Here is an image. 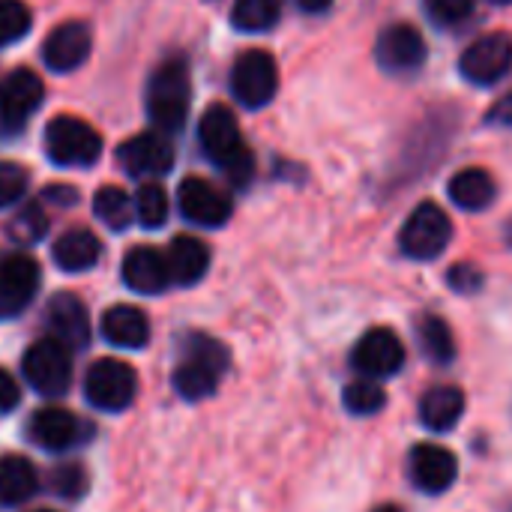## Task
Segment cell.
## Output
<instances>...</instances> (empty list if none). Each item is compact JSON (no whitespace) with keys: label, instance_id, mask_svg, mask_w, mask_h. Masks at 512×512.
<instances>
[{"label":"cell","instance_id":"6da1fadb","mask_svg":"<svg viewBox=\"0 0 512 512\" xmlns=\"http://www.w3.org/2000/svg\"><path fill=\"white\" fill-rule=\"evenodd\" d=\"M198 141L210 162H216L234 186H246L255 177V156L243 144L237 117L225 105H210L198 123Z\"/></svg>","mask_w":512,"mask_h":512},{"label":"cell","instance_id":"7a4b0ae2","mask_svg":"<svg viewBox=\"0 0 512 512\" xmlns=\"http://www.w3.org/2000/svg\"><path fill=\"white\" fill-rule=\"evenodd\" d=\"M225 369H228V348L204 333H192L183 339L171 384L186 402H201L216 393Z\"/></svg>","mask_w":512,"mask_h":512},{"label":"cell","instance_id":"3957f363","mask_svg":"<svg viewBox=\"0 0 512 512\" xmlns=\"http://www.w3.org/2000/svg\"><path fill=\"white\" fill-rule=\"evenodd\" d=\"M192 81L183 57L165 60L147 81V117L159 132H180L189 117Z\"/></svg>","mask_w":512,"mask_h":512},{"label":"cell","instance_id":"277c9868","mask_svg":"<svg viewBox=\"0 0 512 512\" xmlns=\"http://www.w3.org/2000/svg\"><path fill=\"white\" fill-rule=\"evenodd\" d=\"M45 153L63 168H90L102 156V135L81 117H54L45 126Z\"/></svg>","mask_w":512,"mask_h":512},{"label":"cell","instance_id":"5b68a950","mask_svg":"<svg viewBox=\"0 0 512 512\" xmlns=\"http://www.w3.org/2000/svg\"><path fill=\"white\" fill-rule=\"evenodd\" d=\"M21 375L39 396L57 399L72 384V354L63 342L51 336L39 339L21 357Z\"/></svg>","mask_w":512,"mask_h":512},{"label":"cell","instance_id":"8992f818","mask_svg":"<svg viewBox=\"0 0 512 512\" xmlns=\"http://www.w3.org/2000/svg\"><path fill=\"white\" fill-rule=\"evenodd\" d=\"M450 237H453L450 216L435 201H423L411 210L408 222L402 225L399 246L414 261H435L450 246Z\"/></svg>","mask_w":512,"mask_h":512},{"label":"cell","instance_id":"52a82bcc","mask_svg":"<svg viewBox=\"0 0 512 512\" xmlns=\"http://www.w3.org/2000/svg\"><path fill=\"white\" fill-rule=\"evenodd\" d=\"M138 393V378L129 363L120 360H96L87 375H84V396L93 408L105 414H120L135 402Z\"/></svg>","mask_w":512,"mask_h":512},{"label":"cell","instance_id":"ba28073f","mask_svg":"<svg viewBox=\"0 0 512 512\" xmlns=\"http://www.w3.org/2000/svg\"><path fill=\"white\" fill-rule=\"evenodd\" d=\"M276 90H279V66L267 51L252 48L237 57L231 69V93L240 105L264 108L267 102H273Z\"/></svg>","mask_w":512,"mask_h":512},{"label":"cell","instance_id":"9c48e42d","mask_svg":"<svg viewBox=\"0 0 512 512\" xmlns=\"http://www.w3.org/2000/svg\"><path fill=\"white\" fill-rule=\"evenodd\" d=\"M45 87L36 72L30 69H12L0 81V129L6 135H15L27 126V120L42 105Z\"/></svg>","mask_w":512,"mask_h":512},{"label":"cell","instance_id":"30bf717a","mask_svg":"<svg viewBox=\"0 0 512 512\" xmlns=\"http://www.w3.org/2000/svg\"><path fill=\"white\" fill-rule=\"evenodd\" d=\"M351 366L360 372V378H372V381L393 378L405 366V345L393 330L375 327L354 345Z\"/></svg>","mask_w":512,"mask_h":512},{"label":"cell","instance_id":"8fae6325","mask_svg":"<svg viewBox=\"0 0 512 512\" xmlns=\"http://www.w3.org/2000/svg\"><path fill=\"white\" fill-rule=\"evenodd\" d=\"M462 75L471 84L489 87L495 81H501L512 69V36L507 33H486L480 39H474L462 60H459Z\"/></svg>","mask_w":512,"mask_h":512},{"label":"cell","instance_id":"7c38bea8","mask_svg":"<svg viewBox=\"0 0 512 512\" xmlns=\"http://www.w3.org/2000/svg\"><path fill=\"white\" fill-rule=\"evenodd\" d=\"M177 207L180 213L201 225V228H219L231 219V195L222 192L219 186H213L210 180H201V177H186L180 183V192H177Z\"/></svg>","mask_w":512,"mask_h":512},{"label":"cell","instance_id":"4fadbf2b","mask_svg":"<svg viewBox=\"0 0 512 512\" xmlns=\"http://www.w3.org/2000/svg\"><path fill=\"white\" fill-rule=\"evenodd\" d=\"M39 291V264L30 255L12 252L0 258V318L21 315Z\"/></svg>","mask_w":512,"mask_h":512},{"label":"cell","instance_id":"5bb4252c","mask_svg":"<svg viewBox=\"0 0 512 512\" xmlns=\"http://www.w3.org/2000/svg\"><path fill=\"white\" fill-rule=\"evenodd\" d=\"M117 162L129 177H159L174 165V147L165 132H141L132 135L117 150Z\"/></svg>","mask_w":512,"mask_h":512},{"label":"cell","instance_id":"9a60e30c","mask_svg":"<svg viewBox=\"0 0 512 512\" xmlns=\"http://www.w3.org/2000/svg\"><path fill=\"white\" fill-rule=\"evenodd\" d=\"M408 474H411V483L420 492L441 495V492H447L456 483L459 462L441 444H417L411 450V456H408Z\"/></svg>","mask_w":512,"mask_h":512},{"label":"cell","instance_id":"2e32d148","mask_svg":"<svg viewBox=\"0 0 512 512\" xmlns=\"http://www.w3.org/2000/svg\"><path fill=\"white\" fill-rule=\"evenodd\" d=\"M87 435L84 423L63 408H42L27 423V441L48 453H66Z\"/></svg>","mask_w":512,"mask_h":512},{"label":"cell","instance_id":"e0dca14e","mask_svg":"<svg viewBox=\"0 0 512 512\" xmlns=\"http://www.w3.org/2000/svg\"><path fill=\"white\" fill-rule=\"evenodd\" d=\"M90 48H93L90 27L84 21H63L42 42V60L51 72H72L90 57Z\"/></svg>","mask_w":512,"mask_h":512},{"label":"cell","instance_id":"ac0fdd59","mask_svg":"<svg viewBox=\"0 0 512 512\" xmlns=\"http://www.w3.org/2000/svg\"><path fill=\"white\" fill-rule=\"evenodd\" d=\"M375 54H378V63L387 72L402 75V72H414V69L423 66L426 42H423V33L417 27H411V24H390L387 30H381Z\"/></svg>","mask_w":512,"mask_h":512},{"label":"cell","instance_id":"d6986e66","mask_svg":"<svg viewBox=\"0 0 512 512\" xmlns=\"http://www.w3.org/2000/svg\"><path fill=\"white\" fill-rule=\"evenodd\" d=\"M45 324L51 339L63 342L69 351H81L90 342V318L84 303L75 294H57L51 297L45 309Z\"/></svg>","mask_w":512,"mask_h":512},{"label":"cell","instance_id":"ffe728a7","mask_svg":"<svg viewBox=\"0 0 512 512\" xmlns=\"http://www.w3.org/2000/svg\"><path fill=\"white\" fill-rule=\"evenodd\" d=\"M123 282L135 294H162L171 285L168 261L150 246H135L123 258Z\"/></svg>","mask_w":512,"mask_h":512},{"label":"cell","instance_id":"44dd1931","mask_svg":"<svg viewBox=\"0 0 512 512\" xmlns=\"http://www.w3.org/2000/svg\"><path fill=\"white\" fill-rule=\"evenodd\" d=\"M168 261V273H171V285H195L207 276L210 267V249L204 240L192 237V234H177L165 252Z\"/></svg>","mask_w":512,"mask_h":512},{"label":"cell","instance_id":"7402d4cb","mask_svg":"<svg viewBox=\"0 0 512 512\" xmlns=\"http://www.w3.org/2000/svg\"><path fill=\"white\" fill-rule=\"evenodd\" d=\"M102 339L114 348L138 351L150 342V321L138 306H111L99 321Z\"/></svg>","mask_w":512,"mask_h":512},{"label":"cell","instance_id":"603a6c76","mask_svg":"<svg viewBox=\"0 0 512 512\" xmlns=\"http://www.w3.org/2000/svg\"><path fill=\"white\" fill-rule=\"evenodd\" d=\"M51 258L66 273H84V270L96 267V261L102 258V243L87 228H69L66 234H60L54 240Z\"/></svg>","mask_w":512,"mask_h":512},{"label":"cell","instance_id":"cb8c5ba5","mask_svg":"<svg viewBox=\"0 0 512 512\" xmlns=\"http://www.w3.org/2000/svg\"><path fill=\"white\" fill-rule=\"evenodd\" d=\"M465 414V393L459 387H435L420 402V420L432 432H450Z\"/></svg>","mask_w":512,"mask_h":512},{"label":"cell","instance_id":"d4e9b609","mask_svg":"<svg viewBox=\"0 0 512 512\" xmlns=\"http://www.w3.org/2000/svg\"><path fill=\"white\" fill-rule=\"evenodd\" d=\"M39 489L36 468L21 456L0 459V507H18L30 501Z\"/></svg>","mask_w":512,"mask_h":512},{"label":"cell","instance_id":"484cf974","mask_svg":"<svg viewBox=\"0 0 512 512\" xmlns=\"http://www.w3.org/2000/svg\"><path fill=\"white\" fill-rule=\"evenodd\" d=\"M450 198L462 210H471V213L486 210L495 201V180L483 168H462L450 180Z\"/></svg>","mask_w":512,"mask_h":512},{"label":"cell","instance_id":"4316f807","mask_svg":"<svg viewBox=\"0 0 512 512\" xmlns=\"http://www.w3.org/2000/svg\"><path fill=\"white\" fill-rule=\"evenodd\" d=\"M93 213L111 231H126L135 222V201L120 186H102L93 198Z\"/></svg>","mask_w":512,"mask_h":512},{"label":"cell","instance_id":"83f0119b","mask_svg":"<svg viewBox=\"0 0 512 512\" xmlns=\"http://www.w3.org/2000/svg\"><path fill=\"white\" fill-rule=\"evenodd\" d=\"M417 336H420V348L432 363H450L456 357V339L453 330L444 318L438 315H426L417 324Z\"/></svg>","mask_w":512,"mask_h":512},{"label":"cell","instance_id":"f1b7e54d","mask_svg":"<svg viewBox=\"0 0 512 512\" xmlns=\"http://www.w3.org/2000/svg\"><path fill=\"white\" fill-rule=\"evenodd\" d=\"M279 21V0H234L231 24L243 33L270 30Z\"/></svg>","mask_w":512,"mask_h":512},{"label":"cell","instance_id":"f546056e","mask_svg":"<svg viewBox=\"0 0 512 512\" xmlns=\"http://www.w3.org/2000/svg\"><path fill=\"white\" fill-rule=\"evenodd\" d=\"M342 402H345V408H348L354 417H372V414H378V411L387 405V393H384V387H381L378 381H372V378H357V381H351V384L345 387Z\"/></svg>","mask_w":512,"mask_h":512},{"label":"cell","instance_id":"4dcf8cb0","mask_svg":"<svg viewBox=\"0 0 512 512\" xmlns=\"http://www.w3.org/2000/svg\"><path fill=\"white\" fill-rule=\"evenodd\" d=\"M168 195L159 183H144L135 192V219L144 228H162L168 222Z\"/></svg>","mask_w":512,"mask_h":512},{"label":"cell","instance_id":"1f68e13d","mask_svg":"<svg viewBox=\"0 0 512 512\" xmlns=\"http://www.w3.org/2000/svg\"><path fill=\"white\" fill-rule=\"evenodd\" d=\"M30 21L33 15L24 0H0V48L27 36Z\"/></svg>","mask_w":512,"mask_h":512},{"label":"cell","instance_id":"d6a6232c","mask_svg":"<svg viewBox=\"0 0 512 512\" xmlns=\"http://www.w3.org/2000/svg\"><path fill=\"white\" fill-rule=\"evenodd\" d=\"M45 231H48V219H45V213L39 210V204H27V207L12 219V225H9V234H12L18 243H36V240L45 237Z\"/></svg>","mask_w":512,"mask_h":512},{"label":"cell","instance_id":"836d02e7","mask_svg":"<svg viewBox=\"0 0 512 512\" xmlns=\"http://www.w3.org/2000/svg\"><path fill=\"white\" fill-rule=\"evenodd\" d=\"M27 183H30V174H27L24 165L0 162V210L18 204L24 198V192H27Z\"/></svg>","mask_w":512,"mask_h":512},{"label":"cell","instance_id":"e575fe53","mask_svg":"<svg viewBox=\"0 0 512 512\" xmlns=\"http://www.w3.org/2000/svg\"><path fill=\"white\" fill-rule=\"evenodd\" d=\"M51 492L60 498H81L87 492V474L81 471V465H60L51 474Z\"/></svg>","mask_w":512,"mask_h":512},{"label":"cell","instance_id":"d590c367","mask_svg":"<svg viewBox=\"0 0 512 512\" xmlns=\"http://www.w3.org/2000/svg\"><path fill=\"white\" fill-rule=\"evenodd\" d=\"M426 12L435 24H459L474 12V0H426Z\"/></svg>","mask_w":512,"mask_h":512},{"label":"cell","instance_id":"8d00e7d4","mask_svg":"<svg viewBox=\"0 0 512 512\" xmlns=\"http://www.w3.org/2000/svg\"><path fill=\"white\" fill-rule=\"evenodd\" d=\"M450 285H453L459 294H474V291H480V285H483V273H480L474 264H459V267L450 270Z\"/></svg>","mask_w":512,"mask_h":512},{"label":"cell","instance_id":"74e56055","mask_svg":"<svg viewBox=\"0 0 512 512\" xmlns=\"http://www.w3.org/2000/svg\"><path fill=\"white\" fill-rule=\"evenodd\" d=\"M18 402H21V387H18V381H15L6 369H0V414L15 411Z\"/></svg>","mask_w":512,"mask_h":512},{"label":"cell","instance_id":"f35d334b","mask_svg":"<svg viewBox=\"0 0 512 512\" xmlns=\"http://www.w3.org/2000/svg\"><path fill=\"white\" fill-rule=\"evenodd\" d=\"M489 120L498 123V126H512V96L501 99V102L489 111Z\"/></svg>","mask_w":512,"mask_h":512},{"label":"cell","instance_id":"ab89813d","mask_svg":"<svg viewBox=\"0 0 512 512\" xmlns=\"http://www.w3.org/2000/svg\"><path fill=\"white\" fill-rule=\"evenodd\" d=\"M45 195H48L51 201H60V204H75V201H78L75 189H66V186H51Z\"/></svg>","mask_w":512,"mask_h":512},{"label":"cell","instance_id":"60d3db41","mask_svg":"<svg viewBox=\"0 0 512 512\" xmlns=\"http://www.w3.org/2000/svg\"><path fill=\"white\" fill-rule=\"evenodd\" d=\"M297 9L309 12V15H318V12H327L333 6V0H294Z\"/></svg>","mask_w":512,"mask_h":512},{"label":"cell","instance_id":"b9f144b4","mask_svg":"<svg viewBox=\"0 0 512 512\" xmlns=\"http://www.w3.org/2000/svg\"><path fill=\"white\" fill-rule=\"evenodd\" d=\"M375 512H402V510H399V507H378Z\"/></svg>","mask_w":512,"mask_h":512},{"label":"cell","instance_id":"7bdbcfd3","mask_svg":"<svg viewBox=\"0 0 512 512\" xmlns=\"http://www.w3.org/2000/svg\"><path fill=\"white\" fill-rule=\"evenodd\" d=\"M489 3H495V6H510L512 0H489Z\"/></svg>","mask_w":512,"mask_h":512},{"label":"cell","instance_id":"ee69618b","mask_svg":"<svg viewBox=\"0 0 512 512\" xmlns=\"http://www.w3.org/2000/svg\"><path fill=\"white\" fill-rule=\"evenodd\" d=\"M36 512H51V510H36Z\"/></svg>","mask_w":512,"mask_h":512}]
</instances>
